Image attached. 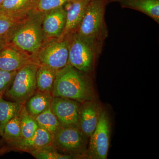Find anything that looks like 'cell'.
Segmentation results:
<instances>
[{
	"mask_svg": "<svg viewBox=\"0 0 159 159\" xmlns=\"http://www.w3.org/2000/svg\"><path fill=\"white\" fill-rule=\"evenodd\" d=\"M52 94L81 103L96 99L92 76L69 65L57 70Z\"/></svg>",
	"mask_w": 159,
	"mask_h": 159,
	"instance_id": "cell-1",
	"label": "cell"
},
{
	"mask_svg": "<svg viewBox=\"0 0 159 159\" xmlns=\"http://www.w3.org/2000/svg\"><path fill=\"white\" fill-rule=\"evenodd\" d=\"M42 13H33L26 18L11 33L8 43L34 57L47 40L42 28Z\"/></svg>",
	"mask_w": 159,
	"mask_h": 159,
	"instance_id": "cell-2",
	"label": "cell"
},
{
	"mask_svg": "<svg viewBox=\"0 0 159 159\" xmlns=\"http://www.w3.org/2000/svg\"><path fill=\"white\" fill-rule=\"evenodd\" d=\"M68 65L92 76L102 45L84 38L76 33L69 38Z\"/></svg>",
	"mask_w": 159,
	"mask_h": 159,
	"instance_id": "cell-3",
	"label": "cell"
},
{
	"mask_svg": "<svg viewBox=\"0 0 159 159\" xmlns=\"http://www.w3.org/2000/svg\"><path fill=\"white\" fill-rule=\"evenodd\" d=\"M108 0H91L76 33L103 46L108 35L105 22L106 7Z\"/></svg>",
	"mask_w": 159,
	"mask_h": 159,
	"instance_id": "cell-4",
	"label": "cell"
},
{
	"mask_svg": "<svg viewBox=\"0 0 159 159\" xmlns=\"http://www.w3.org/2000/svg\"><path fill=\"white\" fill-rule=\"evenodd\" d=\"M39 65L30 63L16 72L5 95L14 102L24 104L37 90L36 74Z\"/></svg>",
	"mask_w": 159,
	"mask_h": 159,
	"instance_id": "cell-5",
	"label": "cell"
},
{
	"mask_svg": "<svg viewBox=\"0 0 159 159\" xmlns=\"http://www.w3.org/2000/svg\"><path fill=\"white\" fill-rule=\"evenodd\" d=\"M89 138L78 127L62 128L53 136L52 145L61 153L83 158L88 147Z\"/></svg>",
	"mask_w": 159,
	"mask_h": 159,
	"instance_id": "cell-6",
	"label": "cell"
},
{
	"mask_svg": "<svg viewBox=\"0 0 159 159\" xmlns=\"http://www.w3.org/2000/svg\"><path fill=\"white\" fill-rule=\"evenodd\" d=\"M68 39L52 38L46 40L34 56L39 65L54 70L63 68L68 65Z\"/></svg>",
	"mask_w": 159,
	"mask_h": 159,
	"instance_id": "cell-7",
	"label": "cell"
},
{
	"mask_svg": "<svg viewBox=\"0 0 159 159\" xmlns=\"http://www.w3.org/2000/svg\"><path fill=\"white\" fill-rule=\"evenodd\" d=\"M111 123L107 111L102 110L85 154L86 158L106 159L110 146Z\"/></svg>",
	"mask_w": 159,
	"mask_h": 159,
	"instance_id": "cell-8",
	"label": "cell"
},
{
	"mask_svg": "<svg viewBox=\"0 0 159 159\" xmlns=\"http://www.w3.org/2000/svg\"><path fill=\"white\" fill-rule=\"evenodd\" d=\"M81 103L66 98L53 97L51 107L62 128L78 127Z\"/></svg>",
	"mask_w": 159,
	"mask_h": 159,
	"instance_id": "cell-9",
	"label": "cell"
},
{
	"mask_svg": "<svg viewBox=\"0 0 159 159\" xmlns=\"http://www.w3.org/2000/svg\"><path fill=\"white\" fill-rule=\"evenodd\" d=\"M36 63L35 58L8 43L0 50V69L12 72L18 70L26 65Z\"/></svg>",
	"mask_w": 159,
	"mask_h": 159,
	"instance_id": "cell-10",
	"label": "cell"
},
{
	"mask_svg": "<svg viewBox=\"0 0 159 159\" xmlns=\"http://www.w3.org/2000/svg\"><path fill=\"white\" fill-rule=\"evenodd\" d=\"M91 0H70L64 6L66 11L65 26L60 39H68L77 32Z\"/></svg>",
	"mask_w": 159,
	"mask_h": 159,
	"instance_id": "cell-11",
	"label": "cell"
},
{
	"mask_svg": "<svg viewBox=\"0 0 159 159\" xmlns=\"http://www.w3.org/2000/svg\"><path fill=\"white\" fill-rule=\"evenodd\" d=\"M103 109L101 104L96 99L81 103L78 127L89 139L97 127Z\"/></svg>",
	"mask_w": 159,
	"mask_h": 159,
	"instance_id": "cell-12",
	"label": "cell"
},
{
	"mask_svg": "<svg viewBox=\"0 0 159 159\" xmlns=\"http://www.w3.org/2000/svg\"><path fill=\"white\" fill-rule=\"evenodd\" d=\"M66 11L64 6L42 13V28L47 39L58 38L65 26Z\"/></svg>",
	"mask_w": 159,
	"mask_h": 159,
	"instance_id": "cell-13",
	"label": "cell"
},
{
	"mask_svg": "<svg viewBox=\"0 0 159 159\" xmlns=\"http://www.w3.org/2000/svg\"><path fill=\"white\" fill-rule=\"evenodd\" d=\"M37 0H4L0 12L20 20L33 13Z\"/></svg>",
	"mask_w": 159,
	"mask_h": 159,
	"instance_id": "cell-14",
	"label": "cell"
},
{
	"mask_svg": "<svg viewBox=\"0 0 159 159\" xmlns=\"http://www.w3.org/2000/svg\"><path fill=\"white\" fill-rule=\"evenodd\" d=\"M53 136L48 131L39 127L34 134L29 139L22 138L10 144L16 149L29 153L52 144Z\"/></svg>",
	"mask_w": 159,
	"mask_h": 159,
	"instance_id": "cell-15",
	"label": "cell"
},
{
	"mask_svg": "<svg viewBox=\"0 0 159 159\" xmlns=\"http://www.w3.org/2000/svg\"><path fill=\"white\" fill-rule=\"evenodd\" d=\"M118 2L123 8L136 10L159 23V0H108Z\"/></svg>",
	"mask_w": 159,
	"mask_h": 159,
	"instance_id": "cell-16",
	"label": "cell"
},
{
	"mask_svg": "<svg viewBox=\"0 0 159 159\" xmlns=\"http://www.w3.org/2000/svg\"><path fill=\"white\" fill-rule=\"evenodd\" d=\"M53 96L51 93L37 90L24 103L26 110L33 118L51 107Z\"/></svg>",
	"mask_w": 159,
	"mask_h": 159,
	"instance_id": "cell-17",
	"label": "cell"
},
{
	"mask_svg": "<svg viewBox=\"0 0 159 159\" xmlns=\"http://www.w3.org/2000/svg\"><path fill=\"white\" fill-rule=\"evenodd\" d=\"M57 70L44 65H39L36 74L37 90L52 93Z\"/></svg>",
	"mask_w": 159,
	"mask_h": 159,
	"instance_id": "cell-18",
	"label": "cell"
},
{
	"mask_svg": "<svg viewBox=\"0 0 159 159\" xmlns=\"http://www.w3.org/2000/svg\"><path fill=\"white\" fill-rule=\"evenodd\" d=\"M22 104L14 101H7L0 96V136L2 137L6 124L19 114Z\"/></svg>",
	"mask_w": 159,
	"mask_h": 159,
	"instance_id": "cell-19",
	"label": "cell"
},
{
	"mask_svg": "<svg viewBox=\"0 0 159 159\" xmlns=\"http://www.w3.org/2000/svg\"><path fill=\"white\" fill-rule=\"evenodd\" d=\"M34 119L39 127L48 131L53 136L62 128L51 107L39 114Z\"/></svg>",
	"mask_w": 159,
	"mask_h": 159,
	"instance_id": "cell-20",
	"label": "cell"
},
{
	"mask_svg": "<svg viewBox=\"0 0 159 159\" xmlns=\"http://www.w3.org/2000/svg\"><path fill=\"white\" fill-rule=\"evenodd\" d=\"M19 117L22 137L23 139H29L34 134L39 126L35 119L26 110L24 104L20 110Z\"/></svg>",
	"mask_w": 159,
	"mask_h": 159,
	"instance_id": "cell-21",
	"label": "cell"
},
{
	"mask_svg": "<svg viewBox=\"0 0 159 159\" xmlns=\"http://www.w3.org/2000/svg\"><path fill=\"white\" fill-rule=\"evenodd\" d=\"M29 153L37 159H77V157L74 156L60 152L52 144L37 150L31 151Z\"/></svg>",
	"mask_w": 159,
	"mask_h": 159,
	"instance_id": "cell-22",
	"label": "cell"
},
{
	"mask_svg": "<svg viewBox=\"0 0 159 159\" xmlns=\"http://www.w3.org/2000/svg\"><path fill=\"white\" fill-rule=\"evenodd\" d=\"M2 137L9 143L16 142L22 138L19 114L12 118L6 124Z\"/></svg>",
	"mask_w": 159,
	"mask_h": 159,
	"instance_id": "cell-23",
	"label": "cell"
},
{
	"mask_svg": "<svg viewBox=\"0 0 159 159\" xmlns=\"http://www.w3.org/2000/svg\"><path fill=\"white\" fill-rule=\"evenodd\" d=\"M24 20L16 19L0 12V38L8 41L11 33Z\"/></svg>",
	"mask_w": 159,
	"mask_h": 159,
	"instance_id": "cell-24",
	"label": "cell"
},
{
	"mask_svg": "<svg viewBox=\"0 0 159 159\" xmlns=\"http://www.w3.org/2000/svg\"><path fill=\"white\" fill-rule=\"evenodd\" d=\"M70 0H37L33 13H43L64 6Z\"/></svg>",
	"mask_w": 159,
	"mask_h": 159,
	"instance_id": "cell-25",
	"label": "cell"
},
{
	"mask_svg": "<svg viewBox=\"0 0 159 159\" xmlns=\"http://www.w3.org/2000/svg\"><path fill=\"white\" fill-rule=\"evenodd\" d=\"M17 71L8 72L0 69V96H2L11 85Z\"/></svg>",
	"mask_w": 159,
	"mask_h": 159,
	"instance_id": "cell-26",
	"label": "cell"
},
{
	"mask_svg": "<svg viewBox=\"0 0 159 159\" xmlns=\"http://www.w3.org/2000/svg\"><path fill=\"white\" fill-rule=\"evenodd\" d=\"M8 43V41L5 38H0V50Z\"/></svg>",
	"mask_w": 159,
	"mask_h": 159,
	"instance_id": "cell-27",
	"label": "cell"
},
{
	"mask_svg": "<svg viewBox=\"0 0 159 159\" xmlns=\"http://www.w3.org/2000/svg\"><path fill=\"white\" fill-rule=\"evenodd\" d=\"M3 1H4V0H0V7H1L2 3H3Z\"/></svg>",
	"mask_w": 159,
	"mask_h": 159,
	"instance_id": "cell-28",
	"label": "cell"
},
{
	"mask_svg": "<svg viewBox=\"0 0 159 159\" xmlns=\"http://www.w3.org/2000/svg\"></svg>",
	"mask_w": 159,
	"mask_h": 159,
	"instance_id": "cell-29",
	"label": "cell"
}]
</instances>
